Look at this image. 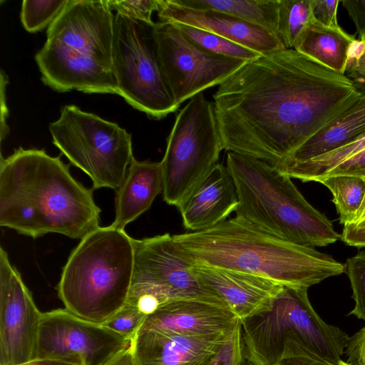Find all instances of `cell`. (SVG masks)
Returning <instances> with one entry per match:
<instances>
[{
  "label": "cell",
  "instance_id": "obj_27",
  "mask_svg": "<svg viewBox=\"0 0 365 365\" xmlns=\"http://www.w3.org/2000/svg\"><path fill=\"white\" fill-rule=\"evenodd\" d=\"M175 24L192 42L212 53L250 61L261 56L244 46L217 34L184 24Z\"/></svg>",
  "mask_w": 365,
  "mask_h": 365
},
{
  "label": "cell",
  "instance_id": "obj_9",
  "mask_svg": "<svg viewBox=\"0 0 365 365\" xmlns=\"http://www.w3.org/2000/svg\"><path fill=\"white\" fill-rule=\"evenodd\" d=\"M53 143L70 163L91 180L93 190H118L133 160L130 133L74 105L61 108L50 123Z\"/></svg>",
  "mask_w": 365,
  "mask_h": 365
},
{
  "label": "cell",
  "instance_id": "obj_15",
  "mask_svg": "<svg viewBox=\"0 0 365 365\" xmlns=\"http://www.w3.org/2000/svg\"><path fill=\"white\" fill-rule=\"evenodd\" d=\"M240 319L228 308L196 300H174L147 315L140 328L195 338H227Z\"/></svg>",
  "mask_w": 365,
  "mask_h": 365
},
{
  "label": "cell",
  "instance_id": "obj_37",
  "mask_svg": "<svg viewBox=\"0 0 365 365\" xmlns=\"http://www.w3.org/2000/svg\"><path fill=\"white\" fill-rule=\"evenodd\" d=\"M341 239L349 246L365 247V227H358L354 225L344 226Z\"/></svg>",
  "mask_w": 365,
  "mask_h": 365
},
{
  "label": "cell",
  "instance_id": "obj_28",
  "mask_svg": "<svg viewBox=\"0 0 365 365\" xmlns=\"http://www.w3.org/2000/svg\"><path fill=\"white\" fill-rule=\"evenodd\" d=\"M70 0H24L21 21L26 31L35 33L49 26Z\"/></svg>",
  "mask_w": 365,
  "mask_h": 365
},
{
  "label": "cell",
  "instance_id": "obj_5",
  "mask_svg": "<svg viewBox=\"0 0 365 365\" xmlns=\"http://www.w3.org/2000/svg\"><path fill=\"white\" fill-rule=\"evenodd\" d=\"M227 168L236 187V216L287 242L323 247L341 238L331 222L312 207L291 178L263 160L228 152Z\"/></svg>",
  "mask_w": 365,
  "mask_h": 365
},
{
  "label": "cell",
  "instance_id": "obj_6",
  "mask_svg": "<svg viewBox=\"0 0 365 365\" xmlns=\"http://www.w3.org/2000/svg\"><path fill=\"white\" fill-rule=\"evenodd\" d=\"M133 240L112 225L98 226L81 239L57 286L66 309L103 324L125 305L133 272Z\"/></svg>",
  "mask_w": 365,
  "mask_h": 365
},
{
  "label": "cell",
  "instance_id": "obj_23",
  "mask_svg": "<svg viewBox=\"0 0 365 365\" xmlns=\"http://www.w3.org/2000/svg\"><path fill=\"white\" fill-rule=\"evenodd\" d=\"M175 1L179 5L188 8L219 11L263 27L277 36L280 0H175Z\"/></svg>",
  "mask_w": 365,
  "mask_h": 365
},
{
  "label": "cell",
  "instance_id": "obj_13",
  "mask_svg": "<svg viewBox=\"0 0 365 365\" xmlns=\"http://www.w3.org/2000/svg\"><path fill=\"white\" fill-rule=\"evenodd\" d=\"M131 341L66 309L42 312L36 359L76 365H104Z\"/></svg>",
  "mask_w": 365,
  "mask_h": 365
},
{
  "label": "cell",
  "instance_id": "obj_31",
  "mask_svg": "<svg viewBox=\"0 0 365 365\" xmlns=\"http://www.w3.org/2000/svg\"><path fill=\"white\" fill-rule=\"evenodd\" d=\"M211 365H252L245 350L241 322L222 345Z\"/></svg>",
  "mask_w": 365,
  "mask_h": 365
},
{
  "label": "cell",
  "instance_id": "obj_21",
  "mask_svg": "<svg viewBox=\"0 0 365 365\" xmlns=\"http://www.w3.org/2000/svg\"><path fill=\"white\" fill-rule=\"evenodd\" d=\"M365 133V93L275 168L302 163L340 148Z\"/></svg>",
  "mask_w": 365,
  "mask_h": 365
},
{
  "label": "cell",
  "instance_id": "obj_38",
  "mask_svg": "<svg viewBox=\"0 0 365 365\" xmlns=\"http://www.w3.org/2000/svg\"><path fill=\"white\" fill-rule=\"evenodd\" d=\"M9 82L6 73L1 71V141H2L9 133V129L6 125V118L8 116V109L6 101V87Z\"/></svg>",
  "mask_w": 365,
  "mask_h": 365
},
{
  "label": "cell",
  "instance_id": "obj_2",
  "mask_svg": "<svg viewBox=\"0 0 365 365\" xmlns=\"http://www.w3.org/2000/svg\"><path fill=\"white\" fill-rule=\"evenodd\" d=\"M93 190L60 156L19 148L0 161V225L33 238L58 233L82 239L99 226Z\"/></svg>",
  "mask_w": 365,
  "mask_h": 365
},
{
  "label": "cell",
  "instance_id": "obj_25",
  "mask_svg": "<svg viewBox=\"0 0 365 365\" xmlns=\"http://www.w3.org/2000/svg\"><path fill=\"white\" fill-rule=\"evenodd\" d=\"M365 150V133L353 142L304 163L276 168L281 173L302 182L313 181L342 161Z\"/></svg>",
  "mask_w": 365,
  "mask_h": 365
},
{
  "label": "cell",
  "instance_id": "obj_41",
  "mask_svg": "<svg viewBox=\"0 0 365 365\" xmlns=\"http://www.w3.org/2000/svg\"><path fill=\"white\" fill-rule=\"evenodd\" d=\"M19 365H76L53 359H35Z\"/></svg>",
  "mask_w": 365,
  "mask_h": 365
},
{
  "label": "cell",
  "instance_id": "obj_32",
  "mask_svg": "<svg viewBox=\"0 0 365 365\" xmlns=\"http://www.w3.org/2000/svg\"><path fill=\"white\" fill-rule=\"evenodd\" d=\"M108 5L112 11L128 17L145 21L148 24H155L151 16L154 11L158 10L156 0H108Z\"/></svg>",
  "mask_w": 365,
  "mask_h": 365
},
{
  "label": "cell",
  "instance_id": "obj_35",
  "mask_svg": "<svg viewBox=\"0 0 365 365\" xmlns=\"http://www.w3.org/2000/svg\"><path fill=\"white\" fill-rule=\"evenodd\" d=\"M336 175L365 177V150L342 161L327 171L324 175Z\"/></svg>",
  "mask_w": 365,
  "mask_h": 365
},
{
  "label": "cell",
  "instance_id": "obj_34",
  "mask_svg": "<svg viewBox=\"0 0 365 365\" xmlns=\"http://www.w3.org/2000/svg\"><path fill=\"white\" fill-rule=\"evenodd\" d=\"M345 352L349 365H365V327L349 337Z\"/></svg>",
  "mask_w": 365,
  "mask_h": 365
},
{
  "label": "cell",
  "instance_id": "obj_26",
  "mask_svg": "<svg viewBox=\"0 0 365 365\" xmlns=\"http://www.w3.org/2000/svg\"><path fill=\"white\" fill-rule=\"evenodd\" d=\"M312 19L309 0H280L277 36L285 48H294Z\"/></svg>",
  "mask_w": 365,
  "mask_h": 365
},
{
  "label": "cell",
  "instance_id": "obj_12",
  "mask_svg": "<svg viewBox=\"0 0 365 365\" xmlns=\"http://www.w3.org/2000/svg\"><path fill=\"white\" fill-rule=\"evenodd\" d=\"M153 36L166 83L179 106L207 88L220 86L248 62L199 47L173 24L155 23Z\"/></svg>",
  "mask_w": 365,
  "mask_h": 365
},
{
  "label": "cell",
  "instance_id": "obj_22",
  "mask_svg": "<svg viewBox=\"0 0 365 365\" xmlns=\"http://www.w3.org/2000/svg\"><path fill=\"white\" fill-rule=\"evenodd\" d=\"M355 41L354 36L339 26H326L312 19L296 41L293 49L344 75L350 49Z\"/></svg>",
  "mask_w": 365,
  "mask_h": 365
},
{
  "label": "cell",
  "instance_id": "obj_16",
  "mask_svg": "<svg viewBox=\"0 0 365 365\" xmlns=\"http://www.w3.org/2000/svg\"><path fill=\"white\" fill-rule=\"evenodd\" d=\"M160 21L184 24L202 29L231 40L261 55L284 49L273 32L227 14L210 9H197L178 4L175 0H156Z\"/></svg>",
  "mask_w": 365,
  "mask_h": 365
},
{
  "label": "cell",
  "instance_id": "obj_18",
  "mask_svg": "<svg viewBox=\"0 0 365 365\" xmlns=\"http://www.w3.org/2000/svg\"><path fill=\"white\" fill-rule=\"evenodd\" d=\"M227 337H187L140 328L130 348L135 365H211Z\"/></svg>",
  "mask_w": 365,
  "mask_h": 365
},
{
  "label": "cell",
  "instance_id": "obj_36",
  "mask_svg": "<svg viewBox=\"0 0 365 365\" xmlns=\"http://www.w3.org/2000/svg\"><path fill=\"white\" fill-rule=\"evenodd\" d=\"M344 7L353 20L359 40H365V0H344Z\"/></svg>",
  "mask_w": 365,
  "mask_h": 365
},
{
  "label": "cell",
  "instance_id": "obj_19",
  "mask_svg": "<svg viewBox=\"0 0 365 365\" xmlns=\"http://www.w3.org/2000/svg\"><path fill=\"white\" fill-rule=\"evenodd\" d=\"M238 205L233 179L226 165L217 163L178 209L185 228L197 232L226 220Z\"/></svg>",
  "mask_w": 365,
  "mask_h": 365
},
{
  "label": "cell",
  "instance_id": "obj_14",
  "mask_svg": "<svg viewBox=\"0 0 365 365\" xmlns=\"http://www.w3.org/2000/svg\"><path fill=\"white\" fill-rule=\"evenodd\" d=\"M42 312L19 272L0 247V365L36 359Z\"/></svg>",
  "mask_w": 365,
  "mask_h": 365
},
{
  "label": "cell",
  "instance_id": "obj_3",
  "mask_svg": "<svg viewBox=\"0 0 365 365\" xmlns=\"http://www.w3.org/2000/svg\"><path fill=\"white\" fill-rule=\"evenodd\" d=\"M173 238L192 264L251 274L283 286L309 288L345 272V265L331 256L274 237L237 216Z\"/></svg>",
  "mask_w": 365,
  "mask_h": 365
},
{
  "label": "cell",
  "instance_id": "obj_29",
  "mask_svg": "<svg viewBox=\"0 0 365 365\" xmlns=\"http://www.w3.org/2000/svg\"><path fill=\"white\" fill-rule=\"evenodd\" d=\"M344 265L355 302L354 308L349 314L365 321V251L349 258Z\"/></svg>",
  "mask_w": 365,
  "mask_h": 365
},
{
  "label": "cell",
  "instance_id": "obj_20",
  "mask_svg": "<svg viewBox=\"0 0 365 365\" xmlns=\"http://www.w3.org/2000/svg\"><path fill=\"white\" fill-rule=\"evenodd\" d=\"M163 192L160 162L139 161L133 158L126 176L115 190V218L112 225L124 230L151 207Z\"/></svg>",
  "mask_w": 365,
  "mask_h": 365
},
{
  "label": "cell",
  "instance_id": "obj_8",
  "mask_svg": "<svg viewBox=\"0 0 365 365\" xmlns=\"http://www.w3.org/2000/svg\"><path fill=\"white\" fill-rule=\"evenodd\" d=\"M222 150L214 104L198 93L180 110L167 138L160 161L163 200L181 205L217 165Z\"/></svg>",
  "mask_w": 365,
  "mask_h": 365
},
{
  "label": "cell",
  "instance_id": "obj_39",
  "mask_svg": "<svg viewBox=\"0 0 365 365\" xmlns=\"http://www.w3.org/2000/svg\"><path fill=\"white\" fill-rule=\"evenodd\" d=\"M104 365H135L130 346L118 354Z\"/></svg>",
  "mask_w": 365,
  "mask_h": 365
},
{
  "label": "cell",
  "instance_id": "obj_17",
  "mask_svg": "<svg viewBox=\"0 0 365 365\" xmlns=\"http://www.w3.org/2000/svg\"><path fill=\"white\" fill-rule=\"evenodd\" d=\"M192 265L198 279L220 297L240 322L269 311L283 287L272 280L251 274Z\"/></svg>",
  "mask_w": 365,
  "mask_h": 365
},
{
  "label": "cell",
  "instance_id": "obj_4",
  "mask_svg": "<svg viewBox=\"0 0 365 365\" xmlns=\"http://www.w3.org/2000/svg\"><path fill=\"white\" fill-rule=\"evenodd\" d=\"M113 18L108 0H70L35 56L43 83L58 92L118 94Z\"/></svg>",
  "mask_w": 365,
  "mask_h": 365
},
{
  "label": "cell",
  "instance_id": "obj_42",
  "mask_svg": "<svg viewBox=\"0 0 365 365\" xmlns=\"http://www.w3.org/2000/svg\"><path fill=\"white\" fill-rule=\"evenodd\" d=\"M351 225H354L358 227H365V195L363 202L358 210L356 217L354 222Z\"/></svg>",
  "mask_w": 365,
  "mask_h": 365
},
{
  "label": "cell",
  "instance_id": "obj_1",
  "mask_svg": "<svg viewBox=\"0 0 365 365\" xmlns=\"http://www.w3.org/2000/svg\"><path fill=\"white\" fill-rule=\"evenodd\" d=\"M361 94L345 75L284 48L247 62L213 104L224 150L276 167Z\"/></svg>",
  "mask_w": 365,
  "mask_h": 365
},
{
  "label": "cell",
  "instance_id": "obj_7",
  "mask_svg": "<svg viewBox=\"0 0 365 365\" xmlns=\"http://www.w3.org/2000/svg\"><path fill=\"white\" fill-rule=\"evenodd\" d=\"M307 289L283 286L269 311L241 322L252 365H277L294 357L346 364L341 356L349 336L319 317L310 304Z\"/></svg>",
  "mask_w": 365,
  "mask_h": 365
},
{
  "label": "cell",
  "instance_id": "obj_24",
  "mask_svg": "<svg viewBox=\"0 0 365 365\" xmlns=\"http://www.w3.org/2000/svg\"><path fill=\"white\" fill-rule=\"evenodd\" d=\"M313 181L323 184L332 193L340 223L344 226L352 224L365 195L364 177L324 175Z\"/></svg>",
  "mask_w": 365,
  "mask_h": 365
},
{
  "label": "cell",
  "instance_id": "obj_30",
  "mask_svg": "<svg viewBox=\"0 0 365 365\" xmlns=\"http://www.w3.org/2000/svg\"><path fill=\"white\" fill-rule=\"evenodd\" d=\"M146 317L147 314L139 308L125 304L103 325L132 341L142 327Z\"/></svg>",
  "mask_w": 365,
  "mask_h": 365
},
{
  "label": "cell",
  "instance_id": "obj_33",
  "mask_svg": "<svg viewBox=\"0 0 365 365\" xmlns=\"http://www.w3.org/2000/svg\"><path fill=\"white\" fill-rule=\"evenodd\" d=\"M312 19L326 26H339L337 9L339 0H309Z\"/></svg>",
  "mask_w": 365,
  "mask_h": 365
},
{
  "label": "cell",
  "instance_id": "obj_40",
  "mask_svg": "<svg viewBox=\"0 0 365 365\" xmlns=\"http://www.w3.org/2000/svg\"><path fill=\"white\" fill-rule=\"evenodd\" d=\"M277 365H334L322 361L304 357H294L282 360ZM345 365H349L347 363Z\"/></svg>",
  "mask_w": 365,
  "mask_h": 365
},
{
  "label": "cell",
  "instance_id": "obj_10",
  "mask_svg": "<svg viewBox=\"0 0 365 365\" xmlns=\"http://www.w3.org/2000/svg\"><path fill=\"white\" fill-rule=\"evenodd\" d=\"M155 24L115 13L112 60L118 95L149 118L160 120L180 106L170 92L158 61Z\"/></svg>",
  "mask_w": 365,
  "mask_h": 365
},
{
  "label": "cell",
  "instance_id": "obj_11",
  "mask_svg": "<svg viewBox=\"0 0 365 365\" xmlns=\"http://www.w3.org/2000/svg\"><path fill=\"white\" fill-rule=\"evenodd\" d=\"M133 272L126 304L147 315L160 304L174 300H196L228 307L198 279L192 264L178 252L173 235L133 238Z\"/></svg>",
  "mask_w": 365,
  "mask_h": 365
}]
</instances>
